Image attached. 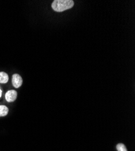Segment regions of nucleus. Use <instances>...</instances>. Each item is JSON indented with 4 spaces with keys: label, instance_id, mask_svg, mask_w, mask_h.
<instances>
[{
    "label": "nucleus",
    "instance_id": "f257e3e1",
    "mask_svg": "<svg viewBox=\"0 0 135 151\" xmlns=\"http://www.w3.org/2000/svg\"><path fill=\"white\" fill-rule=\"evenodd\" d=\"M74 4L72 0H55L52 4V8L56 12H63L72 8Z\"/></svg>",
    "mask_w": 135,
    "mask_h": 151
},
{
    "label": "nucleus",
    "instance_id": "f03ea898",
    "mask_svg": "<svg viewBox=\"0 0 135 151\" xmlns=\"http://www.w3.org/2000/svg\"><path fill=\"white\" fill-rule=\"evenodd\" d=\"M12 82L15 88H18L22 84V79L18 74H14L12 76Z\"/></svg>",
    "mask_w": 135,
    "mask_h": 151
},
{
    "label": "nucleus",
    "instance_id": "7ed1b4c3",
    "mask_svg": "<svg viewBox=\"0 0 135 151\" xmlns=\"http://www.w3.org/2000/svg\"><path fill=\"white\" fill-rule=\"evenodd\" d=\"M17 92L15 90H12L8 91L5 94V99L8 102H13L17 98Z\"/></svg>",
    "mask_w": 135,
    "mask_h": 151
},
{
    "label": "nucleus",
    "instance_id": "20e7f679",
    "mask_svg": "<svg viewBox=\"0 0 135 151\" xmlns=\"http://www.w3.org/2000/svg\"><path fill=\"white\" fill-rule=\"evenodd\" d=\"M9 81V76L5 72H0V83H6Z\"/></svg>",
    "mask_w": 135,
    "mask_h": 151
},
{
    "label": "nucleus",
    "instance_id": "39448f33",
    "mask_svg": "<svg viewBox=\"0 0 135 151\" xmlns=\"http://www.w3.org/2000/svg\"><path fill=\"white\" fill-rule=\"evenodd\" d=\"M9 108L5 105H0V117H4L8 114Z\"/></svg>",
    "mask_w": 135,
    "mask_h": 151
},
{
    "label": "nucleus",
    "instance_id": "423d86ee",
    "mask_svg": "<svg viewBox=\"0 0 135 151\" xmlns=\"http://www.w3.org/2000/svg\"><path fill=\"white\" fill-rule=\"evenodd\" d=\"M118 151H128L126 146L123 143H119L116 146Z\"/></svg>",
    "mask_w": 135,
    "mask_h": 151
},
{
    "label": "nucleus",
    "instance_id": "0eeeda50",
    "mask_svg": "<svg viewBox=\"0 0 135 151\" xmlns=\"http://www.w3.org/2000/svg\"><path fill=\"white\" fill-rule=\"evenodd\" d=\"M2 96V90H1V88H0V97H1Z\"/></svg>",
    "mask_w": 135,
    "mask_h": 151
}]
</instances>
